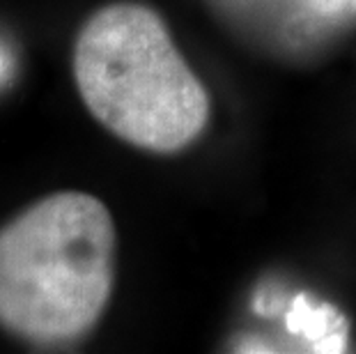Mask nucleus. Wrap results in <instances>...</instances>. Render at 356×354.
Instances as JSON below:
<instances>
[{
	"mask_svg": "<svg viewBox=\"0 0 356 354\" xmlns=\"http://www.w3.org/2000/svg\"><path fill=\"white\" fill-rule=\"evenodd\" d=\"M118 235L97 195L58 191L0 228V329L33 345L79 341L108 306Z\"/></svg>",
	"mask_w": 356,
	"mask_h": 354,
	"instance_id": "nucleus-1",
	"label": "nucleus"
},
{
	"mask_svg": "<svg viewBox=\"0 0 356 354\" xmlns=\"http://www.w3.org/2000/svg\"><path fill=\"white\" fill-rule=\"evenodd\" d=\"M5 77H7V60L3 54H0V83L5 81Z\"/></svg>",
	"mask_w": 356,
	"mask_h": 354,
	"instance_id": "nucleus-3",
	"label": "nucleus"
},
{
	"mask_svg": "<svg viewBox=\"0 0 356 354\" xmlns=\"http://www.w3.org/2000/svg\"><path fill=\"white\" fill-rule=\"evenodd\" d=\"M74 81L104 129L147 152H179L207 127V90L147 5L113 3L83 24Z\"/></svg>",
	"mask_w": 356,
	"mask_h": 354,
	"instance_id": "nucleus-2",
	"label": "nucleus"
}]
</instances>
